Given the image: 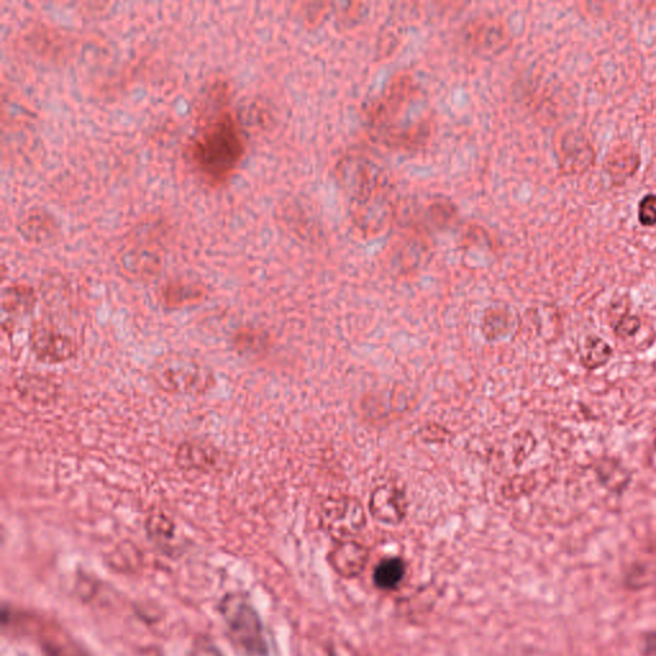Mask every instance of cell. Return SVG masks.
Listing matches in <instances>:
<instances>
[{
    "instance_id": "1",
    "label": "cell",
    "mask_w": 656,
    "mask_h": 656,
    "mask_svg": "<svg viewBox=\"0 0 656 656\" xmlns=\"http://www.w3.org/2000/svg\"><path fill=\"white\" fill-rule=\"evenodd\" d=\"M416 97V84L409 76H398L390 82L385 93L372 104L368 112L376 140L386 147L398 150H416L427 143L431 135V123L428 118H402Z\"/></svg>"
},
{
    "instance_id": "2",
    "label": "cell",
    "mask_w": 656,
    "mask_h": 656,
    "mask_svg": "<svg viewBox=\"0 0 656 656\" xmlns=\"http://www.w3.org/2000/svg\"><path fill=\"white\" fill-rule=\"evenodd\" d=\"M244 154L245 143L239 122L227 109L207 122L190 147L191 161L212 188L230 180Z\"/></svg>"
},
{
    "instance_id": "3",
    "label": "cell",
    "mask_w": 656,
    "mask_h": 656,
    "mask_svg": "<svg viewBox=\"0 0 656 656\" xmlns=\"http://www.w3.org/2000/svg\"><path fill=\"white\" fill-rule=\"evenodd\" d=\"M149 376L157 389L172 395H202L216 382L211 368L194 355L180 352L159 355Z\"/></svg>"
},
{
    "instance_id": "4",
    "label": "cell",
    "mask_w": 656,
    "mask_h": 656,
    "mask_svg": "<svg viewBox=\"0 0 656 656\" xmlns=\"http://www.w3.org/2000/svg\"><path fill=\"white\" fill-rule=\"evenodd\" d=\"M220 612L230 639L245 655H268L261 618L244 596H226L222 600Z\"/></svg>"
},
{
    "instance_id": "5",
    "label": "cell",
    "mask_w": 656,
    "mask_h": 656,
    "mask_svg": "<svg viewBox=\"0 0 656 656\" xmlns=\"http://www.w3.org/2000/svg\"><path fill=\"white\" fill-rule=\"evenodd\" d=\"M336 179L352 204L393 186L382 167L363 154H348L341 158L336 166Z\"/></svg>"
},
{
    "instance_id": "6",
    "label": "cell",
    "mask_w": 656,
    "mask_h": 656,
    "mask_svg": "<svg viewBox=\"0 0 656 656\" xmlns=\"http://www.w3.org/2000/svg\"><path fill=\"white\" fill-rule=\"evenodd\" d=\"M31 350L40 362L61 364L76 357L77 344L70 335L63 334L49 323L36 322L30 332Z\"/></svg>"
},
{
    "instance_id": "7",
    "label": "cell",
    "mask_w": 656,
    "mask_h": 656,
    "mask_svg": "<svg viewBox=\"0 0 656 656\" xmlns=\"http://www.w3.org/2000/svg\"><path fill=\"white\" fill-rule=\"evenodd\" d=\"M463 39L478 53L498 52L507 45L505 27L492 18H477L464 27Z\"/></svg>"
},
{
    "instance_id": "8",
    "label": "cell",
    "mask_w": 656,
    "mask_h": 656,
    "mask_svg": "<svg viewBox=\"0 0 656 656\" xmlns=\"http://www.w3.org/2000/svg\"><path fill=\"white\" fill-rule=\"evenodd\" d=\"M176 463L185 471L214 472L221 466L222 455L212 445L199 441H186L177 449Z\"/></svg>"
},
{
    "instance_id": "9",
    "label": "cell",
    "mask_w": 656,
    "mask_h": 656,
    "mask_svg": "<svg viewBox=\"0 0 656 656\" xmlns=\"http://www.w3.org/2000/svg\"><path fill=\"white\" fill-rule=\"evenodd\" d=\"M20 231L33 243H50L58 235V226L49 213L33 209L22 218Z\"/></svg>"
},
{
    "instance_id": "10",
    "label": "cell",
    "mask_w": 656,
    "mask_h": 656,
    "mask_svg": "<svg viewBox=\"0 0 656 656\" xmlns=\"http://www.w3.org/2000/svg\"><path fill=\"white\" fill-rule=\"evenodd\" d=\"M204 295L202 286L184 281H172L161 290L162 303L168 309H180L202 302Z\"/></svg>"
},
{
    "instance_id": "11",
    "label": "cell",
    "mask_w": 656,
    "mask_h": 656,
    "mask_svg": "<svg viewBox=\"0 0 656 656\" xmlns=\"http://www.w3.org/2000/svg\"><path fill=\"white\" fill-rule=\"evenodd\" d=\"M36 304L35 291L27 285H12L3 293V312L9 317H24L33 312Z\"/></svg>"
},
{
    "instance_id": "12",
    "label": "cell",
    "mask_w": 656,
    "mask_h": 656,
    "mask_svg": "<svg viewBox=\"0 0 656 656\" xmlns=\"http://www.w3.org/2000/svg\"><path fill=\"white\" fill-rule=\"evenodd\" d=\"M613 348L599 336H587L580 352V361L589 371L603 368L612 361Z\"/></svg>"
},
{
    "instance_id": "13",
    "label": "cell",
    "mask_w": 656,
    "mask_h": 656,
    "mask_svg": "<svg viewBox=\"0 0 656 656\" xmlns=\"http://www.w3.org/2000/svg\"><path fill=\"white\" fill-rule=\"evenodd\" d=\"M366 554L357 545H344L334 554V566L343 576H355L362 571Z\"/></svg>"
},
{
    "instance_id": "14",
    "label": "cell",
    "mask_w": 656,
    "mask_h": 656,
    "mask_svg": "<svg viewBox=\"0 0 656 656\" xmlns=\"http://www.w3.org/2000/svg\"><path fill=\"white\" fill-rule=\"evenodd\" d=\"M405 574V566L402 560L391 558L384 560L376 568L375 582L381 589L390 590L394 589L402 582Z\"/></svg>"
},
{
    "instance_id": "15",
    "label": "cell",
    "mask_w": 656,
    "mask_h": 656,
    "mask_svg": "<svg viewBox=\"0 0 656 656\" xmlns=\"http://www.w3.org/2000/svg\"><path fill=\"white\" fill-rule=\"evenodd\" d=\"M641 326L640 317L628 312L623 313L621 317L612 323L614 334L621 337V339H628V337L639 334Z\"/></svg>"
},
{
    "instance_id": "16",
    "label": "cell",
    "mask_w": 656,
    "mask_h": 656,
    "mask_svg": "<svg viewBox=\"0 0 656 656\" xmlns=\"http://www.w3.org/2000/svg\"><path fill=\"white\" fill-rule=\"evenodd\" d=\"M262 341L259 339L257 332L250 330H243L236 332L234 336V344L236 352L239 354H254L261 349Z\"/></svg>"
},
{
    "instance_id": "17",
    "label": "cell",
    "mask_w": 656,
    "mask_h": 656,
    "mask_svg": "<svg viewBox=\"0 0 656 656\" xmlns=\"http://www.w3.org/2000/svg\"><path fill=\"white\" fill-rule=\"evenodd\" d=\"M432 220L437 226L445 227L453 223L457 217V208L448 202H436L430 208Z\"/></svg>"
},
{
    "instance_id": "18",
    "label": "cell",
    "mask_w": 656,
    "mask_h": 656,
    "mask_svg": "<svg viewBox=\"0 0 656 656\" xmlns=\"http://www.w3.org/2000/svg\"><path fill=\"white\" fill-rule=\"evenodd\" d=\"M639 221L642 226H656V194L645 195L639 203Z\"/></svg>"
},
{
    "instance_id": "19",
    "label": "cell",
    "mask_w": 656,
    "mask_h": 656,
    "mask_svg": "<svg viewBox=\"0 0 656 656\" xmlns=\"http://www.w3.org/2000/svg\"><path fill=\"white\" fill-rule=\"evenodd\" d=\"M148 530L156 536H171L173 525L164 514H153L148 519Z\"/></svg>"
},
{
    "instance_id": "20",
    "label": "cell",
    "mask_w": 656,
    "mask_h": 656,
    "mask_svg": "<svg viewBox=\"0 0 656 656\" xmlns=\"http://www.w3.org/2000/svg\"><path fill=\"white\" fill-rule=\"evenodd\" d=\"M190 656H222L217 646L208 640H199L191 650Z\"/></svg>"
},
{
    "instance_id": "21",
    "label": "cell",
    "mask_w": 656,
    "mask_h": 656,
    "mask_svg": "<svg viewBox=\"0 0 656 656\" xmlns=\"http://www.w3.org/2000/svg\"><path fill=\"white\" fill-rule=\"evenodd\" d=\"M654 448L656 449V437H655V440H654Z\"/></svg>"
}]
</instances>
